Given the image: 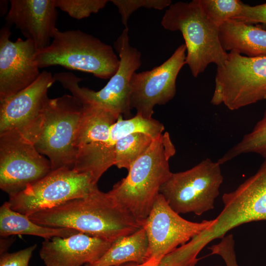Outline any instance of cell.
I'll use <instances>...</instances> for the list:
<instances>
[{"label":"cell","mask_w":266,"mask_h":266,"mask_svg":"<svg viewBox=\"0 0 266 266\" xmlns=\"http://www.w3.org/2000/svg\"><path fill=\"white\" fill-rule=\"evenodd\" d=\"M159 261L154 258H151L143 264H139L134 262L125 263L116 266H157Z\"/></svg>","instance_id":"obj_31"},{"label":"cell","mask_w":266,"mask_h":266,"mask_svg":"<svg viewBox=\"0 0 266 266\" xmlns=\"http://www.w3.org/2000/svg\"><path fill=\"white\" fill-rule=\"evenodd\" d=\"M129 29L125 28L114 44L120 59L116 73L106 85L95 91L80 87L81 79L69 72H61L56 76V81L68 90L82 104L99 107L119 116H130V82L132 76L141 65V54L130 43Z\"/></svg>","instance_id":"obj_6"},{"label":"cell","mask_w":266,"mask_h":266,"mask_svg":"<svg viewBox=\"0 0 266 266\" xmlns=\"http://www.w3.org/2000/svg\"><path fill=\"white\" fill-rule=\"evenodd\" d=\"M154 139L147 134L135 133L118 140L114 146V165L118 168L128 170L149 148Z\"/></svg>","instance_id":"obj_23"},{"label":"cell","mask_w":266,"mask_h":266,"mask_svg":"<svg viewBox=\"0 0 266 266\" xmlns=\"http://www.w3.org/2000/svg\"><path fill=\"white\" fill-rule=\"evenodd\" d=\"M108 2L107 0H55V5L72 18L80 20L98 13Z\"/></svg>","instance_id":"obj_26"},{"label":"cell","mask_w":266,"mask_h":266,"mask_svg":"<svg viewBox=\"0 0 266 266\" xmlns=\"http://www.w3.org/2000/svg\"><path fill=\"white\" fill-rule=\"evenodd\" d=\"M208 19L219 29L241 12L243 3L238 0H200Z\"/></svg>","instance_id":"obj_25"},{"label":"cell","mask_w":266,"mask_h":266,"mask_svg":"<svg viewBox=\"0 0 266 266\" xmlns=\"http://www.w3.org/2000/svg\"><path fill=\"white\" fill-rule=\"evenodd\" d=\"M112 243L78 233L66 237L45 239L39 255L46 266H81L98 261Z\"/></svg>","instance_id":"obj_17"},{"label":"cell","mask_w":266,"mask_h":266,"mask_svg":"<svg viewBox=\"0 0 266 266\" xmlns=\"http://www.w3.org/2000/svg\"><path fill=\"white\" fill-rule=\"evenodd\" d=\"M216 222H194L181 217L159 194L143 225L148 240V258L160 260Z\"/></svg>","instance_id":"obj_12"},{"label":"cell","mask_w":266,"mask_h":266,"mask_svg":"<svg viewBox=\"0 0 266 266\" xmlns=\"http://www.w3.org/2000/svg\"><path fill=\"white\" fill-rule=\"evenodd\" d=\"M34 60L39 68L60 66L102 79H110L120 64L110 45L79 30L62 32L57 28L50 45L37 51Z\"/></svg>","instance_id":"obj_3"},{"label":"cell","mask_w":266,"mask_h":266,"mask_svg":"<svg viewBox=\"0 0 266 266\" xmlns=\"http://www.w3.org/2000/svg\"><path fill=\"white\" fill-rule=\"evenodd\" d=\"M224 208L210 229L214 238L250 222L266 220V158L257 171L222 196Z\"/></svg>","instance_id":"obj_13"},{"label":"cell","mask_w":266,"mask_h":266,"mask_svg":"<svg viewBox=\"0 0 266 266\" xmlns=\"http://www.w3.org/2000/svg\"><path fill=\"white\" fill-rule=\"evenodd\" d=\"M78 233L72 229L49 227L36 224L28 216L11 209L8 201L0 208V235L2 237L28 234L46 239L54 237H66Z\"/></svg>","instance_id":"obj_19"},{"label":"cell","mask_w":266,"mask_h":266,"mask_svg":"<svg viewBox=\"0 0 266 266\" xmlns=\"http://www.w3.org/2000/svg\"><path fill=\"white\" fill-rule=\"evenodd\" d=\"M55 82L43 70L32 84L0 100V134L15 132L32 143L39 129L48 89Z\"/></svg>","instance_id":"obj_14"},{"label":"cell","mask_w":266,"mask_h":266,"mask_svg":"<svg viewBox=\"0 0 266 266\" xmlns=\"http://www.w3.org/2000/svg\"><path fill=\"white\" fill-rule=\"evenodd\" d=\"M161 25L166 30L179 31L186 47V64L197 77L211 63L222 66L228 57L219 39V29L207 18L200 1H178L165 12Z\"/></svg>","instance_id":"obj_4"},{"label":"cell","mask_w":266,"mask_h":266,"mask_svg":"<svg viewBox=\"0 0 266 266\" xmlns=\"http://www.w3.org/2000/svg\"><path fill=\"white\" fill-rule=\"evenodd\" d=\"M118 8L125 28H128L127 23L130 16L138 9L144 7L163 10L171 5L170 0H112Z\"/></svg>","instance_id":"obj_27"},{"label":"cell","mask_w":266,"mask_h":266,"mask_svg":"<svg viewBox=\"0 0 266 266\" xmlns=\"http://www.w3.org/2000/svg\"><path fill=\"white\" fill-rule=\"evenodd\" d=\"M223 49L235 51L249 57L266 56V30L234 19H230L219 28Z\"/></svg>","instance_id":"obj_18"},{"label":"cell","mask_w":266,"mask_h":266,"mask_svg":"<svg viewBox=\"0 0 266 266\" xmlns=\"http://www.w3.org/2000/svg\"><path fill=\"white\" fill-rule=\"evenodd\" d=\"M82 105V113L75 142L77 151L85 146L108 140L111 126L120 116L99 107Z\"/></svg>","instance_id":"obj_21"},{"label":"cell","mask_w":266,"mask_h":266,"mask_svg":"<svg viewBox=\"0 0 266 266\" xmlns=\"http://www.w3.org/2000/svg\"><path fill=\"white\" fill-rule=\"evenodd\" d=\"M247 153H255L266 158V109L263 117L253 130L245 134L218 161L222 165L239 155Z\"/></svg>","instance_id":"obj_24"},{"label":"cell","mask_w":266,"mask_h":266,"mask_svg":"<svg viewBox=\"0 0 266 266\" xmlns=\"http://www.w3.org/2000/svg\"><path fill=\"white\" fill-rule=\"evenodd\" d=\"M266 99V56L249 57L231 51L217 68L212 104L234 110Z\"/></svg>","instance_id":"obj_7"},{"label":"cell","mask_w":266,"mask_h":266,"mask_svg":"<svg viewBox=\"0 0 266 266\" xmlns=\"http://www.w3.org/2000/svg\"><path fill=\"white\" fill-rule=\"evenodd\" d=\"M186 47L182 44L165 62L152 69L134 72L130 82L131 109L136 114L151 118L154 108L172 100L176 92L178 74L186 65Z\"/></svg>","instance_id":"obj_11"},{"label":"cell","mask_w":266,"mask_h":266,"mask_svg":"<svg viewBox=\"0 0 266 266\" xmlns=\"http://www.w3.org/2000/svg\"><path fill=\"white\" fill-rule=\"evenodd\" d=\"M36 247L34 244L16 252L0 254V266H29L30 259Z\"/></svg>","instance_id":"obj_30"},{"label":"cell","mask_w":266,"mask_h":266,"mask_svg":"<svg viewBox=\"0 0 266 266\" xmlns=\"http://www.w3.org/2000/svg\"><path fill=\"white\" fill-rule=\"evenodd\" d=\"M175 153L169 133H163L131 166L127 176L107 192L142 226L160 188L172 173L169 161Z\"/></svg>","instance_id":"obj_2"},{"label":"cell","mask_w":266,"mask_h":266,"mask_svg":"<svg viewBox=\"0 0 266 266\" xmlns=\"http://www.w3.org/2000/svg\"></svg>","instance_id":"obj_32"},{"label":"cell","mask_w":266,"mask_h":266,"mask_svg":"<svg viewBox=\"0 0 266 266\" xmlns=\"http://www.w3.org/2000/svg\"><path fill=\"white\" fill-rule=\"evenodd\" d=\"M233 19L249 24H266V3L254 6L243 3L240 13Z\"/></svg>","instance_id":"obj_29"},{"label":"cell","mask_w":266,"mask_h":266,"mask_svg":"<svg viewBox=\"0 0 266 266\" xmlns=\"http://www.w3.org/2000/svg\"><path fill=\"white\" fill-rule=\"evenodd\" d=\"M6 25H14L37 51L48 46L56 30L55 0H10Z\"/></svg>","instance_id":"obj_16"},{"label":"cell","mask_w":266,"mask_h":266,"mask_svg":"<svg viewBox=\"0 0 266 266\" xmlns=\"http://www.w3.org/2000/svg\"><path fill=\"white\" fill-rule=\"evenodd\" d=\"M38 225L66 228L113 242L142 226L133 215L98 186L86 197L29 216Z\"/></svg>","instance_id":"obj_1"},{"label":"cell","mask_w":266,"mask_h":266,"mask_svg":"<svg viewBox=\"0 0 266 266\" xmlns=\"http://www.w3.org/2000/svg\"><path fill=\"white\" fill-rule=\"evenodd\" d=\"M216 244L208 247L211 255L220 256L225 263L226 266H238L236 261L234 249V240L233 234H229L221 238Z\"/></svg>","instance_id":"obj_28"},{"label":"cell","mask_w":266,"mask_h":266,"mask_svg":"<svg viewBox=\"0 0 266 266\" xmlns=\"http://www.w3.org/2000/svg\"><path fill=\"white\" fill-rule=\"evenodd\" d=\"M164 130V125L153 118L136 114L132 118L123 120L120 116L110 128L108 141L115 146L118 140L135 133H144L156 139L163 133Z\"/></svg>","instance_id":"obj_22"},{"label":"cell","mask_w":266,"mask_h":266,"mask_svg":"<svg viewBox=\"0 0 266 266\" xmlns=\"http://www.w3.org/2000/svg\"><path fill=\"white\" fill-rule=\"evenodd\" d=\"M52 170L49 160L18 133L0 134V188L9 195L24 190Z\"/></svg>","instance_id":"obj_10"},{"label":"cell","mask_w":266,"mask_h":266,"mask_svg":"<svg viewBox=\"0 0 266 266\" xmlns=\"http://www.w3.org/2000/svg\"><path fill=\"white\" fill-rule=\"evenodd\" d=\"M148 250V238L142 227L135 233L113 242L101 258L86 266H116L128 262L143 264L149 260Z\"/></svg>","instance_id":"obj_20"},{"label":"cell","mask_w":266,"mask_h":266,"mask_svg":"<svg viewBox=\"0 0 266 266\" xmlns=\"http://www.w3.org/2000/svg\"><path fill=\"white\" fill-rule=\"evenodd\" d=\"M82 110V104L72 95L47 100L33 143L47 157L52 170L73 168L77 155L75 142Z\"/></svg>","instance_id":"obj_5"},{"label":"cell","mask_w":266,"mask_h":266,"mask_svg":"<svg viewBox=\"0 0 266 266\" xmlns=\"http://www.w3.org/2000/svg\"><path fill=\"white\" fill-rule=\"evenodd\" d=\"M223 182L221 165L206 158L189 169L172 172L160 194L177 213L200 216L214 208Z\"/></svg>","instance_id":"obj_8"},{"label":"cell","mask_w":266,"mask_h":266,"mask_svg":"<svg viewBox=\"0 0 266 266\" xmlns=\"http://www.w3.org/2000/svg\"><path fill=\"white\" fill-rule=\"evenodd\" d=\"M10 27L0 30V100L24 89L38 77L34 57L37 50L29 39L10 40Z\"/></svg>","instance_id":"obj_15"},{"label":"cell","mask_w":266,"mask_h":266,"mask_svg":"<svg viewBox=\"0 0 266 266\" xmlns=\"http://www.w3.org/2000/svg\"><path fill=\"white\" fill-rule=\"evenodd\" d=\"M97 184L90 174L73 169L52 170L24 190L9 195L11 209L27 216L87 196Z\"/></svg>","instance_id":"obj_9"}]
</instances>
